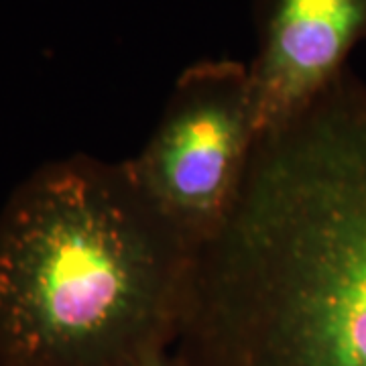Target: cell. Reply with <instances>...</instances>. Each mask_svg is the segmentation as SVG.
Wrapping results in <instances>:
<instances>
[{"mask_svg":"<svg viewBox=\"0 0 366 366\" xmlns=\"http://www.w3.org/2000/svg\"><path fill=\"white\" fill-rule=\"evenodd\" d=\"M187 366H366V84L346 69L264 132L196 257Z\"/></svg>","mask_w":366,"mask_h":366,"instance_id":"obj_1","label":"cell"},{"mask_svg":"<svg viewBox=\"0 0 366 366\" xmlns=\"http://www.w3.org/2000/svg\"><path fill=\"white\" fill-rule=\"evenodd\" d=\"M147 366H187V365H183L182 360H179L175 354L169 352V354H165V356H161V358H157V360H153V362H149Z\"/></svg>","mask_w":366,"mask_h":366,"instance_id":"obj_5","label":"cell"},{"mask_svg":"<svg viewBox=\"0 0 366 366\" xmlns=\"http://www.w3.org/2000/svg\"><path fill=\"white\" fill-rule=\"evenodd\" d=\"M250 13L257 51L247 71L261 139L348 69L366 39V0H250Z\"/></svg>","mask_w":366,"mask_h":366,"instance_id":"obj_4","label":"cell"},{"mask_svg":"<svg viewBox=\"0 0 366 366\" xmlns=\"http://www.w3.org/2000/svg\"><path fill=\"white\" fill-rule=\"evenodd\" d=\"M196 257L129 159L43 163L0 208V366H147L173 352Z\"/></svg>","mask_w":366,"mask_h":366,"instance_id":"obj_2","label":"cell"},{"mask_svg":"<svg viewBox=\"0 0 366 366\" xmlns=\"http://www.w3.org/2000/svg\"><path fill=\"white\" fill-rule=\"evenodd\" d=\"M257 143L247 66L204 59L175 79L149 141L129 163L199 250L228 218Z\"/></svg>","mask_w":366,"mask_h":366,"instance_id":"obj_3","label":"cell"}]
</instances>
